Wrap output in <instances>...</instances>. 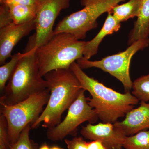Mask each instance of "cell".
<instances>
[{"label": "cell", "instance_id": "cell-29", "mask_svg": "<svg viewBox=\"0 0 149 149\" xmlns=\"http://www.w3.org/2000/svg\"></svg>", "mask_w": 149, "mask_h": 149}, {"label": "cell", "instance_id": "cell-1", "mask_svg": "<svg viewBox=\"0 0 149 149\" xmlns=\"http://www.w3.org/2000/svg\"><path fill=\"white\" fill-rule=\"evenodd\" d=\"M70 69L83 90L90 93L91 98H87L88 104L103 123L117 122L118 118L125 116L139 103V100L130 92L122 94L89 77L76 62L71 64Z\"/></svg>", "mask_w": 149, "mask_h": 149}, {"label": "cell", "instance_id": "cell-11", "mask_svg": "<svg viewBox=\"0 0 149 149\" xmlns=\"http://www.w3.org/2000/svg\"><path fill=\"white\" fill-rule=\"evenodd\" d=\"M35 30V19L21 24H10L0 28V64L12 56L13 50L23 37Z\"/></svg>", "mask_w": 149, "mask_h": 149}, {"label": "cell", "instance_id": "cell-10", "mask_svg": "<svg viewBox=\"0 0 149 149\" xmlns=\"http://www.w3.org/2000/svg\"><path fill=\"white\" fill-rule=\"evenodd\" d=\"M80 134L85 139L102 142L108 149H122L126 136L115 127L113 123H89L82 127Z\"/></svg>", "mask_w": 149, "mask_h": 149}, {"label": "cell", "instance_id": "cell-9", "mask_svg": "<svg viewBox=\"0 0 149 149\" xmlns=\"http://www.w3.org/2000/svg\"><path fill=\"white\" fill-rule=\"evenodd\" d=\"M70 0H37L35 19V33L29 47L36 49L45 44L54 34V24L63 10L70 6Z\"/></svg>", "mask_w": 149, "mask_h": 149}, {"label": "cell", "instance_id": "cell-12", "mask_svg": "<svg viewBox=\"0 0 149 149\" xmlns=\"http://www.w3.org/2000/svg\"><path fill=\"white\" fill-rule=\"evenodd\" d=\"M124 120L113 123L115 127L126 136H133L149 129V103L141 102L140 105L125 116Z\"/></svg>", "mask_w": 149, "mask_h": 149}, {"label": "cell", "instance_id": "cell-5", "mask_svg": "<svg viewBox=\"0 0 149 149\" xmlns=\"http://www.w3.org/2000/svg\"><path fill=\"white\" fill-rule=\"evenodd\" d=\"M49 89L34 94L13 105L1 104V114L6 119L11 144L15 143L22 131L29 124H33L40 117L49 98Z\"/></svg>", "mask_w": 149, "mask_h": 149}, {"label": "cell", "instance_id": "cell-3", "mask_svg": "<svg viewBox=\"0 0 149 149\" xmlns=\"http://www.w3.org/2000/svg\"><path fill=\"white\" fill-rule=\"evenodd\" d=\"M48 89L41 76L36 49L28 48L19 61L0 98V104L13 105Z\"/></svg>", "mask_w": 149, "mask_h": 149}, {"label": "cell", "instance_id": "cell-2", "mask_svg": "<svg viewBox=\"0 0 149 149\" xmlns=\"http://www.w3.org/2000/svg\"><path fill=\"white\" fill-rule=\"evenodd\" d=\"M50 93L46 107L31 128H37L43 122V127L52 128L61 122L63 112L70 107L83 90L80 81L70 69L52 70L44 76Z\"/></svg>", "mask_w": 149, "mask_h": 149}, {"label": "cell", "instance_id": "cell-7", "mask_svg": "<svg viewBox=\"0 0 149 149\" xmlns=\"http://www.w3.org/2000/svg\"><path fill=\"white\" fill-rule=\"evenodd\" d=\"M149 45L148 38L141 39L132 43L124 52L108 56L100 60L91 61L83 57L76 61L82 69L97 68L108 72L122 83L126 93L130 92L133 87L129 73L131 59L137 52Z\"/></svg>", "mask_w": 149, "mask_h": 149}, {"label": "cell", "instance_id": "cell-24", "mask_svg": "<svg viewBox=\"0 0 149 149\" xmlns=\"http://www.w3.org/2000/svg\"><path fill=\"white\" fill-rule=\"evenodd\" d=\"M1 4L9 6L15 5H33L37 4V0H0Z\"/></svg>", "mask_w": 149, "mask_h": 149}, {"label": "cell", "instance_id": "cell-17", "mask_svg": "<svg viewBox=\"0 0 149 149\" xmlns=\"http://www.w3.org/2000/svg\"><path fill=\"white\" fill-rule=\"evenodd\" d=\"M123 147L125 149H149V130L126 136Z\"/></svg>", "mask_w": 149, "mask_h": 149}, {"label": "cell", "instance_id": "cell-21", "mask_svg": "<svg viewBox=\"0 0 149 149\" xmlns=\"http://www.w3.org/2000/svg\"><path fill=\"white\" fill-rule=\"evenodd\" d=\"M6 119L3 115L0 116V149H10L11 146Z\"/></svg>", "mask_w": 149, "mask_h": 149}, {"label": "cell", "instance_id": "cell-14", "mask_svg": "<svg viewBox=\"0 0 149 149\" xmlns=\"http://www.w3.org/2000/svg\"><path fill=\"white\" fill-rule=\"evenodd\" d=\"M149 36V0H141L139 14L134 27L129 35L128 43L131 45Z\"/></svg>", "mask_w": 149, "mask_h": 149}, {"label": "cell", "instance_id": "cell-27", "mask_svg": "<svg viewBox=\"0 0 149 149\" xmlns=\"http://www.w3.org/2000/svg\"><path fill=\"white\" fill-rule=\"evenodd\" d=\"M39 149H51V148H50L49 146H48L46 143L43 144L42 145L40 148H39Z\"/></svg>", "mask_w": 149, "mask_h": 149}, {"label": "cell", "instance_id": "cell-26", "mask_svg": "<svg viewBox=\"0 0 149 149\" xmlns=\"http://www.w3.org/2000/svg\"><path fill=\"white\" fill-rule=\"evenodd\" d=\"M94 1L95 0H81V4L85 7L93 3Z\"/></svg>", "mask_w": 149, "mask_h": 149}, {"label": "cell", "instance_id": "cell-13", "mask_svg": "<svg viewBox=\"0 0 149 149\" xmlns=\"http://www.w3.org/2000/svg\"><path fill=\"white\" fill-rule=\"evenodd\" d=\"M121 22L114 18L111 13H108L105 22L97 35L90 41L86 42L83 55L85 58L90 59L97 53L99 45L107 35L116 32L120 27Z\"/></svg>", "mask_w": 149, "mask_h": 149}, {"label": "cell", "instance_id": "cell-8", "mask_svg": "<svg viewBox=\"0 0 149 149\" xmlns=\"http://www.w3.org/2000/svg\"><path fill=\"white\" fill-rule=\"evenodd\" d=\"M85 90L70 107L66 116L58 125L49 128L47 138L50 141H62L68 135L76 136L77 128L83 123L88 121L91 124L97 121L99 118L95 110L89 104L85 95Z\"/></svg>", "mask_w": 149, "mask_h": 149}, {"label": "cell", "instance_id": "cell-16", "mask_svg": "<svg viewBox=\"0 0 149 149\" xmlns=\"http://www.w3.org/2000/svg\"><path fill=\"white\" fill-rule=\"evenodd\" d=\"M13 22L21 24L35 19L37 4L33 5H15L8 6Z\"/></svg>", "mask_w": 149, "mask_h": 149}, {"label": "cell", "instance_id": "cell-20", "mask_svg": "<svg viewBox=\"0 0 149 149\" xmlns=\"http://www.w3.org/2000/svg\"><path fill=\"white\" fill-rule=\"evenodd\" d=\"M32 124H29L22 131L15 143L11 145L10 149H39L38 145L29 138V131Z\"/></svg>", "mask_w": 149, "mask_h": 149}, {"label": "cell", "instance_id": "cell-18", "mask_svg": "<svg viewBox=\"0 0 149 149\" xmlns=\"http://www.w3.org/2000/svg\"><path fill=\"white\" fill-rule=\"evenodd\" d=\"M24 55V53L15 54L11 57L10 60L0 67V91L3 93L6 88V83L10 78L17 63Z\"/></svg>", "mask_w": 149, "mask_h": 149}, {"label": "cell", "instance_id": "cell-6", "mask_svg": "<svg viewBox=\"0 0 149 149\" xmlns=\"http://www.w3.org/2000/svg\"><path fill=\"white\" fill-rule=\"evenodd\" d=\"M124 1L95 0L81 10L64 17L54 29V33L66 32L77 40H83L88 31L97 27L99 17L105 13H110L118 3Z\"/></svg>", "mask_w": 149, "mask_h": 149}, {"label": "cell", "instance_id": "cell-25", "mask_svg": "<svg viewBox=\"0 0 149 149\" xmlns=\"http://www.w3.org/2000/svg\"><path fill=\"white\" fill-rule=\"evenodd\" d=\"M88 149H108L102 142L100 140L87 142Z\"/></svg>", "mask_w": 149, "mask_h": 149}, {"label": "cell", "instance_id": "cell-15", "mask_svg": "<svg viewBox=\"0 0 149 149\" xmlns=\"http://www.w3.org/2000/svg\"><path fill=\"white\" fill-rule=\"evenodd\" d=\"M141 0H129L128 2L117 5L112 8L110 13L120 22L126 21L129 19L138 17L140 10Z\"/></svg>", "mask_w": 149, "mask_h": 149}, {"label": "cell", "instance_id": "cell-19", "mask_svg": "<svg viewBox=\"0 0 149 149\" xmlns=\"http://www.w3.org/2000/svg\"><path fill=\"white\" fill-rule=\"evenodd\" d=\"M132 94L141 102L149 101V74L141 76L133 82Z\"/></svg>", "mask_w": 149, "mask_h": 149}, {"label": "cell", "instance_id": "cell-4", "mask_svg": "<svg viewBox=\"0 0 149 149\" xmlns=\"http://www.w3.org/2000/svg\"><path fill=\"white\" fill-rule=\"evenodd\" d=\"M85 43L70 33H54L45 44L35 49L41 76L55 70L70 69L73 63L83 57Z\"/></svg>", "mask_w": 149, "mask_h": 149}, {"label": "cell", "instance_id": "cell-28", "mask_svg": "<svg viewBox=\"0 0 149 149\" xmlns=\"http://www.w3.org/2000/svg\"><path fill=\"white\" fill-rule=\"evenodd\" d=\"M51 149H63V148H60V147L59 146H54L51 147Z\"/></svg>", "mask_w": 149, "mask_h": 149}, {"label": "cell", "instance_id": "cell-23", "mask_svg": "<svg viewBox=\"0 0 149 149\" xmlns=\"http://www.w3.org/2000/svg\"><path fill=\"white\" fill-rule=\"evenodd\" d=\"M13 22L8 6L1 4L0 6V28Z\"/></svg>", "mask_w": 149, "mask_h": 149}, {"label": "cell", "instance_id": "cell-22", "mask_svg": "<svg viewBox=\"0 0 149 149\" xmlns=\"http://www.w3.org/2000/svg\"><path fill=\"white\" fill-rule=\"evenodd\" d=\"M67 149H88L87 142L83 137L75 136L71 140L65 139Z\"/></svg>", "mask_w": 149, "mask_h": 149}]
</instances>
